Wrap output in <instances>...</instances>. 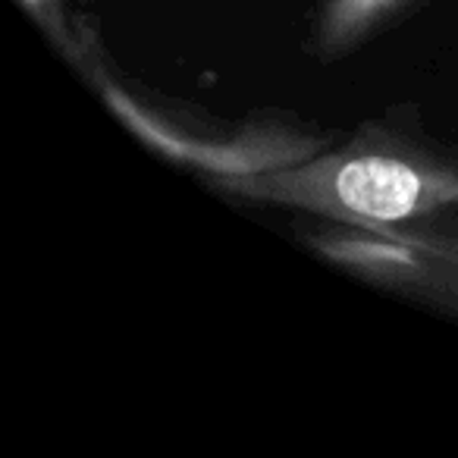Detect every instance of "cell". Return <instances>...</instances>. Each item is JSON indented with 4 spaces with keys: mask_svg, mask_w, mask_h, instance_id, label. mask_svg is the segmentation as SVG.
Segmentation results:
<instances>
[{
    "mask_svg": "<svg viewBox=\"0 0 458 458\" xmlns=\"http://www.w3.org/2000/svg\"><path fill=\"white\" fill-rule=\"evenodd\" d=\"M239 201L339 223H405L458 210V141L405 123H364L343 145L274 170L210 179Z\"/></svg>",
    "mask_w": 458,
    "mask_h": 458,
    "instance_id": "obj_1",
    "label": "cell"
},
{
    "mask_svg": "<svg viewBox=\"0 0 458 458\" xmlns=\"http://www.w3.org/2000/svg\"><path fill=\"white\" fill-rule=\"evenodd\" d=\"M301 233L311 251L358 280L458 318V210L405 223L320 220Z\"/></svg>",
    "mask_w": 458,
    "mask_h": 458,
    "instance_id": "obj_2",
    "label": "cell"
},
{
    "mask_svg": "<svg viewBox=\"0 0 458 458\" xmlns=\"http://www.w3.org/2000/svg\"><path fill=\"white\" fill-rule=\"evenodd\" d=\"M420 4L424 0H314L308 51L318 64H339Z\"/></svg>",
    "mask_w": 458,
    "mask_h": 458,
    "instance_id": "obj_3",
    "label": "cell"
}]
</instances>
